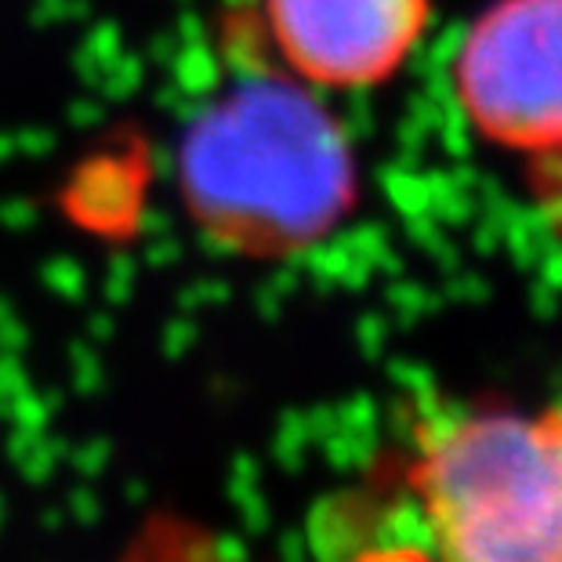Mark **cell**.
<instances>
[{
  "mask_svg": "<svg viewBox=\"0 0 562 562\" xmlns=\"http://www.w3.org/2000/svg\"><path fill=\"white\" fill-rule=\"evenodd\" d=\"M406 486L439 562H562V406L432 422Z\"/></svg>",
  "mask_w": 562,
  "mask_h": 562,
  "instance_id": "7a4b0ae2",
  "label": "cell"
},
{
  "mask_svg": "<svg viewBox=\"0 0 562 562\" xmlns=\"http://www.w3.org/2000/svg\"><path fill=\"white\" fill-rule=\"evenodd\" d=\"M458 105L486 142L562 153V0H497L453 58Z\"/></svg>",
  "mask_w": 562,
  "mask_h": 562,
  "instance_id": "3957f363",
  "label": "cell"
},
{
  "mask_svg": "<svg viewBox=\"0 0 562 562\" xmlns=\"http://www.w3.org/2000/svg\"><path fill=\"white\" fill-rule=\"evenodd\" d=\"M178 196L214 247L283 261L349 218L360 175L345 124L283 69L233 80L200 105L178 142Z\"/></svg>",
  "mask_w": 562,
  "mask_h": 562,
  "instance_id": "6da1fadb",
  "label": "cell"
},
{
  "mask_svg": "<svg viewBox=\"0 0 562 562\" xmlns=\"http://www.w3.org/2000/svg\"><path fill=\"white\" fill-rule=\"evenodd\" d=\"M530 193L537 207H541V218L562 236V153L533 160Z\"/></svg>",
  "mask_w": 562,
  "mask_h": 562,
  "instance_id": "5b68a950",
  "label": "cell"
},
{
  "mask_svg": "<svg viewBox=\"0 0 562 562\" xmlns=\"http://www.w3.org/2000/svg\"><path fill=\"white\" fill-rule=\"evenodd\" d=\"M261 11L283 69L316 91L392 80L432 22V0H261Z\"/></svg>",
  "mask_w": 562,
  "mask_h": 562,
  "instance_id": "277c9868",
  "label": "cell"
}]
</instances>
